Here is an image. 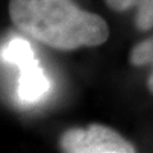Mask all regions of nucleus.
Here are the masks:
<instances>
[{
  "label": "nucleus",
  "instance_id": "1",
  "mask_svg": "<svg viewBox=\"0 0 153 153\" xmlns=\"http://www.w3.org/2000/svg\"><path fill=\"white\" fill-rule=\"evenodd\" d=\"M9 16L22 33L57 50L98 46L110 35L103 18L71 0H9Z\"/></svg>",
  "mask_w": 153,
  "mask_h": 153
},
{
  "label": "nucleus",
  "instance_id": "2",
  "mask_svg": "<svg viewBox=\"0 0 153 153\" xmlns=\"http://www.w3.org/2000/svg\"><path fill=\"white\" fill-rule=\"evenodd\" d=\"M1 60L19 69L17 94L23 103H36L49 92L50 80L41 68L30 42L16 37L1 49Z\"/></svg>",
  "mask_w": 153,
  "mask_h": 153
},
{
  "label": "nucleus",
  "instance_id": "3",
  "mask_svg": "<svg viewBox=\"0 0 153 153\" xmlns=\"http://www.w3.org/2000/svg\"><path fill=\"white\" fill-rule=\"evenodd\" d=\"M59 147L66 153H134L135 147L114 129L91 124L85 129L73 128L61 134Z\"/></svg>",
  "mask_w": 153,
  "mask_h": 153
},
{
  "label": "nucleus",
  "instance_id": "4",
  "mask_svg": "<svg viewBox=\"0 0 153 153\" xmlns=\"http://www.w3.org/2000/svg\"><path fill=\"white\" fill-rule=\"evenodd\" d=\"M110 9L124 12L129 8L138 9L135 25L139 31H148L153 27V0H105Z\"/></svg>",
  "mask_w": 153,
  "mask_h": 153
},
{
  "label": "nucleus",
  "instance_id": "5",
  "mask_svg": "<svg viewBox=\"0 0 153 153\" xmlns=\"http://www.w3.org/2000/svg\"><path fill=\"white\" fill-rule=\"evenodd\" d=\"M129 60L135 66H143L149 64L153 65V36L134 46L130 51V55H129ZM147 84L149 92L153 94V69L149 76H148Z\"/></svg>",
  "mask_w": 153,
  "mask_h": 153
}]
</instances>
